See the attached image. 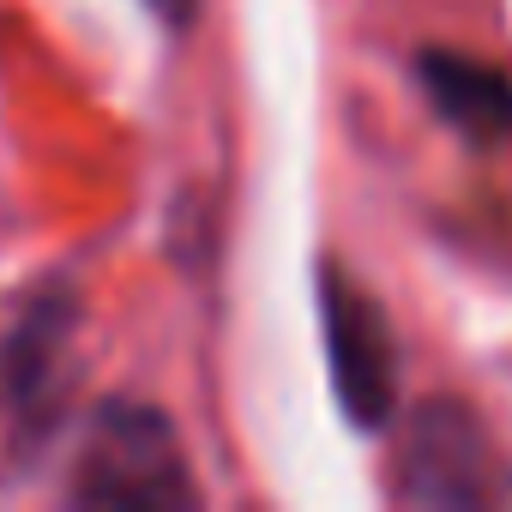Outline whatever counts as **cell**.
Here are the masks:
<instances>
[{
    "instance_id": "6da1fadb",
    "label": "cell",
    "mask_w": 512,
    "mask_h": 512,
    "mask_svg": "<svg viewBox=\"0 0 512 512\" xmlns=\"http://www.w3.org/2000/svg\"><path fill=\"white\" fill-rule=\"evenodd\" d=\"M67 494L79 506H151V512H175L199 500V482L187 470L181 434L157 404H127L109 398L97 404L73 482Z\"/></svg>"
},
{
    "instance_id": "7a4b0ae2",
    "label": "cell",
    "mask_w": 512,
    "mask_h": 512,
    "mask_svg": "<svg viewBox=\"0 0 512 512\" xmlns=\"http://www.w3.org/2000/svg\"><path fill=\"white\" fill-rule=\"evenodd\" d=\"M392 494L404 506H506L512 470L464 404H422L404 422Z\"/></svg>"
},
{
    "instance_id": "3957f363",
    "label": "cell",
    "mask_w": 512,
    "mask_h": 512,
    "mask_svg": "<svg viewBox=\"0 0 512 512\" xmlns=\"http://www.w3.org/2000/svg\"><path fill=\"white\" fill-rule=\"evenodd\" d=\"M320 332H326V368H332L338 410L362 434L386 428L398 410V344H392L386 308L344 266L320 272Z\"/></svg>"
},
{
    "instance_id": "277c9868",
    "label": "cell",
    "mask_w": 512,
    "mask_h": 512,
    "mask_svg": "<svg viewBox=\"0 0 512 512\" xmlns=\"http://www.w3.org/2000/svg\"><path fill=\"white\" fill-rule=\"evenodd\" d=\"M73 296L67 290H43L19 326L0 338V410L25 428H43L61 386H67V344H73Z\"/></svg>"
},
{
    "instance_id": "5b68a950",
    "label": "cell",
    "mask_w": 512,
    "mask_h": 512,
    "mask_svg": "<svg viewBox=\"0 0 512 512\" xmlns=\"http://www.w3.org/2000/svg\"><path fill=\"white\" fill-rule=\"evenodd\" d=\"M416 79L422 97L434 103V115L446 127H458L464 139H506L512 133V79L464 49H422L416 55Z\"/></svg>"
},
{
    "instance_id": "8992f818",
    "label": "cell",
    "mask_w": 512,
    "mask_h": 512,
    "mask_svg": "<svg viewBox=\"0 0 512 512\" xmlns=\"http://www.w3.org/2000/svg\"><path fill=\"white\" fill-rule=\"evenodd\" d=\"M145 7H151L169 31H187V25L199 19V0H145Z\"/></svg>"
}]
</instances>
